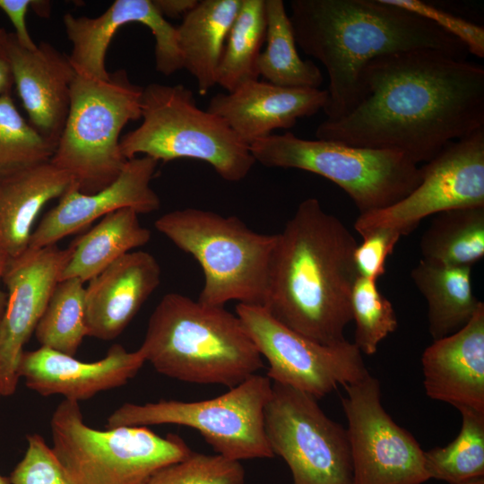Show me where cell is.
Here are the masks:
<instances>
[{"label":"cell","mask_w":484,"mask_h":484,"mask_svg":"<svg viewBox=\"0 0 484 484\" xmlns=\"http://www.w3.org/2000/svg\"><path fill=\"white\" fill-rule=\"evenodd\" d=\"M350 308L356 325L353 343L361 353L375 354L380 342L398 326L392 303L380 292L376 281L359 276L352 290Z\"/></svg>","instance_id":"d6a6232c"},{"label":"cell","mask_w":484,"mask_h":484,"mask_svg":"<svg viewBox=\"0 0 484 484\" xmlns=\"http://www.w3.org/2000/svg\"><path fill=\"white\" fill-rule=\"evenodd\" d=\"M160 282V267L145 251L129 252L89 281L85 287L88 336L117 338Z\"/></svg>","instance_id":"7402d4cb"},{"label":"cell","mask_w":484,"mask_h":484,"mask_svg":"<svg viewBox=\"0 0 484 484\" xmlns=\"http://www.w3.org/2000/svg\"><path fill=\"white\" fill-rule=\"evenodd\" d=\"M83 283L79 279L57 282L34 332L41 347L76 354L88 336Z\"/></svg>","instance_id":"4dcf8cb0"},{"label":"cell","mask_w":484,"mask_h":484,"mask_svg":"<svg viewBox=\"0 0 484 484\" xmlns=\"http://www.w3.org/2000/svg\"><path fill=\"white\" fill-rule=\"evenodd\" d=\"M27 449L8 478L11 484H69L51 446L39 434L27 436Z\"/></svg>","instance_id":"e575fe53"},{"label":"cell","mask_w":484,"mask_h":484,"mask_svg":"<svg viewBox=\"0 0 484 484\" xmlns=\"http://www.w3.org/2000/svg\"><path fill=\"white\" fill-rule=\"evenodd\" d=\"M249 149L263 166L302 169L331 180L349 194L359 214L397 203L422 180L421 167L389 150L307 140L290 132L255 141Z\"/></svg>","instance_id":"9c48e42d"},{"label":"cell","mask_w":484,"mask_h":484,"mask_svg":"<svg viewBox=\"0 0 484 484\" xmlns=\"http://www.w3.org/2000/svg\"><path fill=\"white\" fill-rule=\"evenodd\" d=\"M353 484H423L430 480L424 451L385 410L377 378L368 374L344 386Z\"/></svg>","instance_id":"4fadbf2b"},{"label":"cell","mask_w":484,"mask_h":484,"mask_svg":"<svg viewBox=\"0 0 484 484\" xmlns=\"http://www.w3.org/2000/svg\"><path fill=\"white\" fill-rule=\"evenodd\" d=\"M241 0H202L177 27L183 69L205 95L217 84V73L229 30Z\"/></svg>","instance_id":"cb8c5ba5"},{"label":"cell","mask_w":484,"mask_h":484,"mask_svg":"<svg viewBox=\"0 0 484 484\" xmlns=\"http://www.w3.org/2000/svg\"><path fill=\"white\" fill-rule=\"evenodd\" d=\"M34 0H0V10H2L14 28V36L17 42L29 50L37 48L38 44L30 37L26 25V14L29 7L32 5Z\"/></svg>","instance_id":"74e56055"},{"label":"cell","mask_w":484,"mask_h":484,"mask_svg":"<svg viewBox=\"0 0 484 484\" xmlns=\"http://www.w3.org/2000/svg\"><path fill=\"white\" fill-rule=\"evenodd\" d=\"M420 252L428 263L472 267L484 256V206L436 214L420 238Z\"/></svg>","instance_id":"83f0119b"},{"label":"cell","mask_w":484,"mask_h":484,"mask_svg":"<svg viewBox=\"0 0 484 484\" xmlns=\"http://www.w3.org/2000/svg\"><path fill=\"white\" fill-rule=\"evenodd\" d=\"M13 83L11 65L3 47L0 48V97L10 94Z\"/></svg>","instance_id":"ab89813d"},{"label":"cell","mask_w":484,"mask_h":484,"mask_svg":"<svg viewBox=\"0 0 484 484\" xmlns=\"http://www.w3.org/2000/svg\"><path fill=\"white\" fill-rule=\"evenodd\" d=\"M141 118V125L120 139L126 160L138 154L165 162L194 159L229 182L244 179L255 163L249 145L221 117L198 108L193 91L182 84L144 87Z\"/></svg>","instance_id":"8992f818"},{"label":"cell","mask_w":484,"mask_h":484,"mask_svg":"<svg viewBox=\"0 0 484 484\" xmlns=\"http://www.w3.org/2000/svg\"><path fill=\"white\" fill-rule=\"evenodd\" d=\"M422 17L460 40L471 53L484 57V28L419 0H384Z\"/></svg>","instance_id":"d590c367"},{"label":"cell","mask_w":484,"mask_h":484,"mask_svg":"<svg viewBox=\"0 0 484 484\" xmlns=\"http://www.w3.org/2000/svg\"><path fill=\"white\" fill-rule=\"evenodd\" d=\"M290 6L296 43L327 72L328 120L361 102L363 72L378 56L417 49L457 59L468 55L460 40L431 22L384 0H293Z\"/></svg>","instance_id":"7a4b0ae2"},{"label":"cell","mask_w":484,"mask_h":484,"mask_svg":"<svg viewBox=\"0 0 484 484\" xmlns=\"http://www.w3.org/2000/svg\"><path fill=\"white\" fill-rule=\"evenodd\" d=\"M139 350L156 371L231 389L263 368V358L236 314L170 292L152 311Z\"/></svg>","instance_id":"277c9868"},{"label":"cell","mask_w":484,"mask_h":484,"mask_svg":"<svg viewBox=\"0 0 484 484\" xmlns=\"http://www.w3.org/2000/svg\"><path fill=\"white\" fill-rule=\"evenodd\" d=\"M52 451L69 484H146L160 468L192 454L177 435L145 426L89 427L79 402L64 399L51 420Z\"/></svg>","instance_id":"ba28073f"},{"label":"cell","mask_w":484,"mask_h":484,"mask_svg":"<svg viewBox=\"0 0 484 484\" xmlns=\"http://www.w3.org/2000/svg\"><path fill=\"white\" fill-rule=\"evenodd\" d=\"M72 255L71 246L30 248L5 264L7 298L0 319V395L10 396L19 382L23 347L42 316Z\"/></svg>","instance_id":"9a60e30c"},{"label":"cell","mask_w":484,"mask_h":484,"mask_svg":"<svg viewBox=\"0 0 484 484\" xmlns=\"http://www.w3.org/2000/svg\"><path fill=\"white\" fill-rule=\"evenodd\" d=\"M456 484H484V477L474 478Z\"/></svg>","instance_id":"b9f144b4"},{"label":"cell","mask_w":484,"mask_h":484,"mask_svg":"<svg viewBox=\"0 0 484 484\" xmlns=\"http://www.w3.org/2000/svg\"><path fill=\"white\" fill-rule=\"evenodd\" d=\"M72 184L71 177L51 161L0 180V256L5 264L28 249L44 205L60 198Z\"/></svg>","instance_id":"603a6c76"},{"label":"cell","mask_w":484,"mask_h":484,"mask_svg":"<svg viewBox=\"0 0 484 484\" xmlns=\"http://www.w3.org/2000/svg\"><path fill=\"white\" fill-rule=\"evenodd\" d=\"M7 34L8 33L0 27V48L4 47Z\"/></svg>","instance_id":"7bdbcfd3"},{"label":"cell","mask_w":484,"mask_h":484,"mask_svg":"<svg viewBox=\"0 0 484 484\" xmlns=\"http://www.w3.org/2000/svg\"><path fill=\"white\" fill-rule=\"evenodd\" d=\"M264 430L274 456L289 466L292 484H353L347 430L314 396L272 382Z\"/></svg>","instance_id":"8fae6325"},{"label":"cell","mask_w":484,"mask_h":484,"mask_svg":"<svg viewBox=\"0 0 484 484\" xmlns=\"http://www.w3.org/2000/svg\"><path fill=\"white\" fill-rule=\"evenodd\" d=\"M154 5L164 17H184L198 3V0H152Z\"/></svg>","instance_id":"f35d334b"},{"label":"cell","mask_w":484,"mask_h":484,"mask_svg":"<svg viewBox=\"0 0 484 484\" xmlns=\"http://www.w3.org/2000/svg\"><path fill=\"white\" fill-rule=\"evenodd\" d=\"M421 170V182L408 196L388 208L359 214L355 230L362 236L390 229L406 236L430 215L484 206V127L448 143Z\"/></svg>","instance_id":"5bb4252c"},{"label":"cell","mask_w":484,"mask_h":484,"mask_svg":"<svg viewBox=\"0 0 484 484\" xmlns=\"http://www.w3.org/2000/svg\"><path fill=\"white\" fill-rule=\"evenodd\" d=\"M265 36V0H241L218 68V85L230 92L258 80L257 62Z\"/></svg>","instance_id":"f1b7e54d"},{"label":"cell","mask_w":484,"mask_h":484,"mask_svg":"<svg viewBox=\"0 0 484 484\" xmlns=\"http://www.w3.org/2000/svg\"><path fill=\"white\" fill-rule=\"evenodd\" d=\"M236 315L267 360V377L274 383L318 400L369 374L362 353L348 340L333 345L315 342L280 323L262 306L238 304Z\"/></svg>","instance_id":"7c38bea8"},{"label":"cell","mask_w":484,"mask_h":484,"mask_svg":"<svg viewBox=\"0 0 484 484\" xmlns=\"http://www.w3.org/2000/svg\"><path fill=\"white\" fill-rule=\"evenodd\" d=\"M0 484H11L8 478H5L0 474Z\"/></svg>","instance_id":"ee69618b"},{"label":"cell","mask_w":484,"mask_h":484,"mask_svg":"<svg viewBox=\"0 0 484 484\" xmlns=\"http://www.w3.org/2000/svg\"><path fill=\"white\" fill-rule=\"evenodd\" d=\"M411 277L427 300L428 332L433 340L463 327L483 303L473 293L471 267L420 260Z\"/></svg>","instance_id":"d4e9b609"},{"label":"cell","mask_w":484,"mask_h":484,"mask_svg":"<svg viewBox=\"0 0 484 484\" xmlns=\"http://www.w3.org/2000/svg\"><path fill=\"white\" fill-rule=\"evenodd\" d=\"M462 415L458 436L447 445L424 451L429 479L456 484L484 477V412L457 409Z\"/></svg>","instance_id":"f546056e"},{"label":"cell","mask_w":484,"mask_h":484,"mask_svg":"<svg viewBox=\"0 0 484 484\" xmlns=\"http://www.w3.org/2000/svg\"><path fill=\"white\" fill-rule=\"evenodd\" d=\"M0 397H1V395H0Z\"/></svg>","instance_id":"f6af8a7d"},{"label":"cell","mask_w":484,"mask_h":484,"mask_svg":"<svg viewBox=\"0 0 484 484\" xmlns=\"http://www.w3.org/2000/svg\"><path fill=\"white\" fill-rule=\"evenodd\" d=\"M143 90L125 69L106 81L76 74L69 113L50 161L81 192H98L119 176L127 161L120 151V134L128 122L141 118Z\"/></svg>","instance_id":"52a82bcc"},{"label":"cell","mask_w":484,"mask_h":484,"mask_svg":"<svg viewBox=\"0 0 484 484\" xmlns=\"http://www.w3.org/2000/svg\"><path fill=\"white\" fill-rule=\"evenodd\" d=\"M265 15L266 47L257 62L259 76L277 86L319 89L322 73L314 62L299 56L284 2L265 0Z\"/></svg>","instance_id":"4316f807"},{"label":"cell","mask_w":484,"mask_h":484,"mask_svg":"<svg viewBox=\"0 0 484 484\" xmlns=\"http://www.w3.org/2000/svg\"><path fill=\"white\" fill-rule=\"evenodd\" d=\"M272 381L254 375L209 400L126 402L107 419V428L175 424L197 430L212 449L232 461L272 458L264 430Z\"/></svg>","instance_id":"30bf717a"},{"label":"cell","mask_w":484,"mask_h":484,"mask_svg":"<svg viewBox=\"0 0 484 484\" xmlns=\"http://www.w3.org/2000/svg\"><path fill=\"white\" fill-rule=\"evenodd\" d=\"M354 252L359 276L376 281L385 272L387 257L392 255L402 234L390 229H376L362 236Z\"/></svg>","instance_id":"8d00e7d4"},{"label":"cell","mask_w":484,"mask_h":484,"mask_svg":"<svg viewBox=\"0 0 484 484\" xmlns=\"http://www.w3.org/2000/svg\"><path fill=\"white\" fill-rule=\"evenodd\" d=\"M421 365L429 398L484 412V304L463 327L434 340Z\"/></svg>","instance_id":"44dd1931"},{"label":"cell","mask_w":484,"mask_h":484,"mask_svg":"<svg viewBox=\"0 0 484 484\" xmlns=\"http://www.w3.org/2000/svg\"><path fill=\"white\" fill-rule=\"evenodd\" d=\"M355 237L314 197L302 201L277 233L264 307L280 323L324 345L347 341L359 277Z\"/></svg>","instance_id":"3957f363"},{"label":"cell","mask_w":484,"mask_h":484,"mask_svg":"<svg viewBox=\"0 0 484 484\" xmlns=\"http://www.w3.org/2000/svg\"><path fill=\"white\" fill-rule=\"evenodd\" d=\"M326 90L287 88L266 81H250L210 99L207 110L221 117L246 144L294 126L298 118L323 109Z\"/></svg>","instance_id":"ffe728a7"},{"label":"cell","mask_w":484,"mask_h":484,"mask_svg":"<svg viewBox=\"0 0 484 484\" xmlns=\"http://www.w3.org/2000/svg\"><path fill=\"white\" fill-rule=\"evenodd\" d=\"M51 145L16 108L10 94L0 97V180L50 161Z\"/></svg>","instance_id":"1f68e13d"},{"label":"cell","mask_w":484,"mask_h":484,"mask_svg":"<svg viewBox=\"0 0 484 484\" xmlns=\"http://www.w3.org/2000/svg\"><path fill=\"white\" fill-rule=\"evenodd\" d=\"M158 162L148 156L127 160L110 185L92 194L81 192L73 183L33 230L29 247L56 245L58 240L120 209L130 208L138 214L157 211L160 200L151 181Z\"/></svg>","instance_id":"2e32d148"},{"label":"cell","mask_w":484,"mask_h":484,"mask_svg":"<svg viewBox=\"0 0 484 484\" xmlns=\"http://www.w3.org/2000/svg\"><path fill=\"white\" fill-rule=\"evenodd\" d=\"M63 22L72 43L70 61L76 74L106 81L110 73L106 69L107 49L122 26L138 22L150 29L154 39V57L169 62L178 55L177 27L159 12L152 0H116L99 16H74L67 13Z\"/></svg>","instance_id":"d6986e66"},{"label":"cell","mask_w":484,"mask_h":484,"mask_svg":"<svg viewBox=\"0 0 484 484\" xmlns=\"http://www.w3.org/2000/svg\"><path fill=\"white\" fill-rule=\"evenodd\" d=\"M138 213L130 208L113 212L72 245V255L60 281H90L111 264L133 249L146 245L151 231L143 226Z\"/></svg>","instance_id":"484cf974"},{"label":"cell","mask_w":484,"mask_h":484,"mask_svg":"<svg viewBox=\"0 0 484 484\" xmlns=\"http://www.w3.org/2000/svg\"><path fill=\"white\" fill-rule=\"evenodd\" d=\"M154 226L200 264V302L264 306L277 234L255 232L236 216L197 208L169 212Z\"/></svg>","instance_id":"5b68a950"},{"label":"cell","mask_w":484,"mask_h":484,"mask_svg":"<svg viewBox=\"0 0 484 484\" xmlns=\"http://www.w3.org/2000/svg\"><path fill=\"white\" fill-rule=\"evenodd\" d=\"M245 471L238 461L220 454L192 452L186 458L156 471L146 484H244Z\"/></svg>","instance_id":"836d02e7"},{"label":"cell","mask_w":484,"mask_h":484,"mask_svg":"<svg viewBox=\"0 0 484 484\" xmlns=\"http://www.w3.org/2000/svg\"><path fill=\"white\" fill-rule=\"evenodd\" d=\"M5 264H6L5 262L0 256V284H1V281H3ZM6 298H7V294L2 290L1 286H0V319L3 315L4 310L5 307Z\"/></svg>","instance_id":"60d3db41"},{"label":"cell","mask_w":484,"mask_h":484,"mask_svg":"<svg viewBox=\"0 0 484 484\" xmlns=\"http://www.w3.org/2000/svg\"><path fill=\"white\" fill-rule=\"evenodd\" d=\"M4 48L30 124L56 150L76 77L69 56L43 41L34 50L23 48L13 33L7 34Z\"/></svg>","instance_id":"ac0fdd59"},{"label":"cell","mask_w":484,"mask_h":484,"mask_svg":"<svg viewBox=\"0 0 484 484\" xmlns=\"http://www.w3.org/2000/svg\"><path fill=\"white\" fill-rule=\"evenodd\" d=\"M362 82L361 102L322 122L316 139L397 151L418 165L484 127V68L465 59L430 49L393 53L370 61Z\"/></svg>","instance_id":"6da1fadb"},{"label":"cell","mask_w":484,"mask_h":484,"mask_svg":"<svg viewBox=\"0 0 484 484\" xmlns=\"http://www.w3.org/2000/svg\"><path fill=\"white\" fill-rule=\"evenodd\" d=\"M145 362L139 349L128 351L120 344L112 345L103 359L94 362L40 346L22 352L17 372L27 387L40 395L59 394L79 402L125 385Z\"/></svg>","instance_id":"e0dca14e"}]
</instances>
